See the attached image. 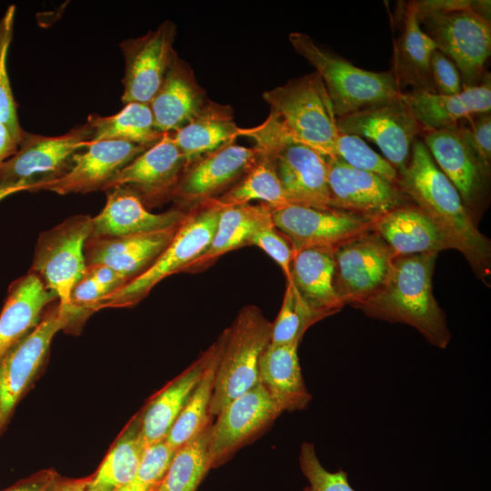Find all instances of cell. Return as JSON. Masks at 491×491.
<instances>
[{"instance_id": "6da1fadb", "label": "cell", "mask_w": 491, "mask_h": 491, "mask_svg": "<svg viewBox=\"0 0 491 491\" xmlns=\"http://www.w3.org/2000/svg\"><path fill=\"white\" fill-rule=\"evenodd\" d=\"M397 185L441 229L479 277L490 274V242L476 226L459 193L435 163L421 140H415Z\"/></svg>"}, {"instance_id": "7a4b0ae2", "label": "cell", "mask_w": 491, "mask_h": 491, "mask_svg": "<svg viewBox=\"0 0 491 491\" xmlns=\"http://www.w3.org/2000/svg\"><path fill=\"white\" fill-rule=\"evenodd\" d=\"M436 256H396L384 285L356 307L373 318L408 325L434 346L446 348L451 333L432 289Z\"/></svg>"}, {"instance_id": "3957f363", "label": "cell", "mask_w": 491, "mask_h": 491, "mask_svg": "<svg viewBox=\"0 0 491 491\" xmlns=\"http://www.w3.org/2000/svg\"><path fill=\"white\" fill-rule=\"evenodd\" d=\"M416 6L422 30L455 63L464 88L490 75L485 69L491 54L489 1L420 0Z\"/></svg>"}, {"instance_id": "277c9868", "label": "cell", "mask_w": 491, "mask_h": 491, "mask_svg": "<svg viewBox=\"0 0 491 491\" xmlns=\"http://www.w3.org/2000/svg\"><path fill=\"white\" fill-rule=\"evenodd\" d=\"M240 136L271 161L291 205L331 208L326 156L293 138L271 114L259 125L241 128Z\"/></svg>"}, {"instance_id": "5b68a950", "label": "cell", "mask_w": 491, "mask_h": 491, "mask_svg": "<svg viewBox=\"0 0 491 491\" xmlns=\"http://www.w3.org/2000/svg\"><path fill=\"white\" fill-rule=\"evenodd\" d=\"M273 115L296 140L333 157L339 131L325 84L312 72L263 93Z\"/></svg>"}, {"instance_id": "8992f818", "label": "cell", "mask_w": 491, "mask_h": 491, "mask_svg": "<svg viewBox=\"0 0 491 491\" xmlns=\"http://www.w3.org/2000/svg\"><path fill=\"white\" fill-rule=\"evenodd\" d=\"M222 207L221 203L213 199L190 208L174 238L153 265L131 282L98 300L92 306V313L108 307L134 306L161 280L183 273L208 247Z\"/></svg>"}, {"instance_id": "52a82bcc", "label": "cell", "mask_w": 491, "mask_h": 491, "mask_svg": "<svg viewBox=\"0 0 491 491\" xmlns=\"http://www.w3.org/2000/svg\"><path fill=\"white\" fill-rule=\"evenodd\" d=\"M272 323L257 306L243 307L222 334L210 415L217 416L231 401L257 385L258 365L271 340Z\"/></svg>"}, {"instance_id": "ba28073f", "label": "cell", "mask_w": 491, "mask_h": 491, "mask_svg": "<svg viewBox=\"0 0 491 491\" xmlns=\"http://www.w3.org/2000/svg\"><path fill=\"white\" fill-rule=\"evenodd\" d=\"M289 42L321 76L336 117L402 94L390 70L373 72L357 67L303 33H291Z\"/></svg>"}, {"instance_id": "9c48e42d", "label": "cell", "mask_w": 491, "mask_h": 491, "mask_svg": "<svg viewBox=\"0 0 491 491\" xmlns=\"http://www.w3.org/2000/svg\"><path fill=\"white\" fill-rule=\"evenodd\" d=\"M91 230V216L73 215L43 232L35 250L31 271L56 296L59 311L68 319L71 292L85 273L84 251Z\"/></svg>"}, {"instance_id": "30bf717a", "label": "cell", "mask_w": 491, "mask_h": 491, "mask_svg": "<svg viewBox=\"0 0 491 491\" xmlns=\"http://www.w3.org/2000/svg\"><path fill=\"white\" fill-rule=\"evenodd\" d=\"M87 123L65 135L45 136L25 133L16 152L0 165V188L21 186L28 191L64 175L73 156L91 144Z\"/></svg>"}, {"instance_id": "8fae6325", "label": "cell", "mask_w": 491, "mask_h": 491, "mask_svg": "<svg viewBox=\"0 0 491 491\" xmlns=\"http://www.w3.org/2000/svg\"><path fill=\"white\" fill-rule=\"evenodd\" d=\"M334 287L344 303L355 307L386 282L396 256L369 230L334 248Z\"/></svg>"}, {"instance_id": "7c38bea8", "label": "cell", "mask_w": 491, "mask_h": 491, "mask_svg": "<svg viewBox=\"0 0 491 491\" xmlns=\"http://www.w3.org/2000/svg\"><path fill=\"white\" fill-rule=\"evenodd\" d=\"M68 325L69 319L59 311L58 302L52 303L39 324L1 358L0 434L44 366L54 336Z\"/></svg>"}, {"instance_id": "4fadbf2b", "label": "cell", "mask_w": 491, "mask_h": 491, "mask_svg": "<svg viewBox=\"0 0 491 491\" xmlns=\"http://www.w3.org/2000/svg\"><path fill=\"white\" fill-rule=\"evenodd\" d=\"M336 126L341 133L373 141L397 172L406 165L412 145L423 132L401 94L336 117Z\"/></svg>"}, {"instance_id": "5bb4252c", "label": "cell", "mask_w": 491, "mask_h": 491, "mask_svg": "<svg viewBox=\"0 0 491 491\" xmlns=\"http://www.w3.org/2000/svg\"><path fill=\"white\" fill-rule=\"evenodd\" d=\"M258 150L235 143L211 152L188 165L173 193L177 208H190L215 199L232 187L253 166Z\"/></svg>"}, {"instance_id": "9a60e30c", "label": "cell", "mask_w": 491, "mask_h": 491, "mask_svg": "<svg viewBox=\"0 0 491 491\" xmlns=\"http://www.w3.org/2000/svg\"><path fill=\"white\" fill-rule=\"evenodd\" d=\"M176 25L166 20L155 30L120 44L125 58L122 102H151L158 91L175 53Z\"/></svg>"}, {"instance_id": "2e32d148", "label": "cell", "mask_w": 491, "mask_h": 491, "mask_svg": "<svg viewBox=\"0 0 491 491\" xmlns=\"http://www.w3.org/2000/svg\"><path fill=\"white\" fill-rule=\"evenodd\" d=\"M274 225L292 242L296 252L313 246L335 248L371 230V219L339 209L289 205L272 208Z\"/></svg>"}, {"instance_id": "e0dca14e", "label": "cell", "mask_w": 491, "mask_h": 491, "mask_svg": "<svg viewBox=\"0 0 491 491\" xmlns=\"http://www.w3.org/2000/svg\"><path fill=\"white\" fill-rule=\"evenodd\" d=\"M330 207L374 219L411 200L397 184L326 157Z\"/></svg>"}, {"instance_id": "ac0fdd59", "label": "cell", "mask_w": 491, "mask_h": 491, "mask_svg": "<svg viewBox=\"0 0 491 491\" xmlns=\"http://www.w3.org/2000/svg\"><path fill=\"white\" fill-rule=\"evenodd\" d=\"M185 168L183 155L165 133L124 167L106 185L125 187L136 194L145 206H154L172 199L173 193Z\"/></svg>"}, {"instance_id": "d6986e66", "label": "cell", "mask_w": 491, "mask_h": 491, "mask_svg": "<svg viewBox=\"0 0 491 491\" xmlns=\"http://www.w3.org/2000/svg\"><path fill=\"white\" fill-rule=\"evenodd\" d=\"M148 148L122 140L91 143L73 156L72 164L64 175L37 185L34 191L67 195L105 190L124 167Z\"/></svg>"}, {"instance_id": "ffe728a7", "label": "cell", "mask_w": 491, "mask_h": 491, "mask_svg": "<svg viewBox=\"0 0 491 491\" xmlns=\"http://www.w3.org/2000/svg\"><path fill=\"white\" fill-rule=\"evenodd\" d=\"M282 413L260 383L227 404L212 425V466L224 463L238 447Z\"/></svg>"}, {"instance_id": "44dd1931", "label": "cell", "mask_w": 491, "mask_h": 491, "mask_svg": "<svg viewBox=\"0 0 491 491\" xmlns=\"http://www.w3.org/2000/svg\"><path fill=\"white\" fill-rule=\"evenodd\" d=\"M422 135L435 163L454 185L472 215L486 195L490 169L482 163L456 125L424 130Z\"/></svg>"}, {"instance_id": "7402d4cb", "label": "cell", "mask_w": 491, "mask_h": 491, "mask_svg": "<svg viewBox=\"0 0 491 491\" xmlns=\"http://www.w3.org/2000/svg\"><path fill=\"white\" fill-rule=\"evenodd\" d=\"M178 226L116 237L90 236L85 245V265L110 267L129 283L153 265Z\"/></svg>"}, {"instance_id": "603a6c76", "label": "cell", "mask_w": 491, "mask_h": 491, "mask_svg": "<svg viewBox=\"0 0 491 491\" xmlns=\"http://www.w3.org/2000/svg\"><path fill=\"white\" fill-rule=\"evenodd\" d=\"M371 230L396 256L437 254L455 249L441 229L412 202L396 206L372 219Z\"/></svg>"}, {"instance_id": "cb8c5ba5", "label": "cell", "mask_w": 491, "mask_h": 491, "mask_svg": "<svg viewBox=\"0 0 491 491\" xmlns=\"http://www.w3.org/2000/svg\"><path fill=\"white\" fill-rule=\"evenodd\" d=\"M105 192V205L92 217L90 236L116 237L166 229L180 225L187 213L176 207L154 214L127 188L113 187Z\"/></svg>"}, {"instance_id": "d4e9b609", "label": "cell", "mask_w": 491, "mask_h": 491, "mask_svg": "<svg viewBox=\"0 0 491 491\" xmlns=\"http://www.w3.org/2000/svg\"><path fill=\"white\" fill-rule=\"evenodd\" d=\"M207 100L193 69L175 52L158 91L149 103L155 127L162 134L179 129Z\"/></svg>"}, {"instance_id": "484cf974", "label": "cell", "mask_w": 491, "mask_h": 491, "mask_svg": "<svg viewBox=\"0 0 491 491\" xmlns=\"http://www.w3.org/2000/svg\"><path fill=\"white\" fill-rule=\"evenodd\" d=\"M402 11V31L394 39L390 71L401 93L406 88L408 91L436 93L431 80L430 58L436 46L419 25L416 1L405 4Z\"/></svg>"}, {"instance_id": "4316f807", "label": "cell", "mask_w": 491, "mask_h": 491, "mask_svg": "<svg viewBox=\"0 0 491 491\" xmlns=\"http://www.w3.org/2000/svg\"><path fill=\"white\" fill-rule=\"evenodd\" d=\"M401 96L423 131L448 128L467 116L490 112V75L479 85L466 87L456 95L406 91Z\"/></svg>"}, {"instance_id": "83f0119b", "label": "cell", "mask_w": 491, "mask_h": 491, "mask_svg": "<svg viewBox=\"0 0 491 491\" xmlns=\"http://www.w3.org/2000/svg\"><path fill=\"white\" fill-rule=\"evenodd\" d=\"M55 301L56 296L32 271L12 283L0 313V360L39 324Z\"/></svg>"}, {"instance_id": "f1b7e54d", "label": "cell", "mask_w": 491, "mask_h": 491, "mask_svg": "<svg viewBox=\"0 0 491 491\" xmlns=\"http://www.w3.org/2000/svg\"><path fill=\"white\" fill-rule=\"evenodd\" d=\"M215 351L213 343L184 372L156 393L138 413L141 434L147 446L165 441L199 382Z\"/></svg>"}, {"instance_id": "f546056e", "label": "cell", "mask_w": 491, "mask_h": 491, "mask_svg": "<svg viewBox=\"0 0 491 491\" xmlns=\"http://www.w3.org/2000/svg\"><path fill=\"white\" fill-rule=\"evenodd\" d=\"M271 223L272 207L266 204L223 205L208 247L183 273L205 271L226 253L250 246L255 234Z\"/></svg>"}, {"instance_id": "4dcf8cb0", "label": "cell", "mask_w": 491, "mask_h": 491, "mask_svg": "<svg viewBox=\"0 0 491 491\" xmlns=\"http://www.w3.org/2000/svg\"><path fill=\"white\" fill-rule=\"evenodd\" d=\"M298 346L269 343L259 360L258 382L283 412L303 410L312 400L302 375Z\"/></svg>"}, {"instance_id": "1f68e13d", "label": "cell", "mask_w": 491, "mask_h": 491, "mask_svg": "<svg viewBox=\"0 0 491 491\" xmlns=\"http://www.w3.org/2000/svg\"><path fill=\"white\" fill-rule=\"evenodd\" d=\"M334 248L313 246L296 252L290 268L291 281L300 296L326 317L345 306L334 287Z\"/></svg>"}, {"instance_id": "d6a6232c", "label": "cell", "mask_w": 491, "mask_h": 491, "mask_svg": "<svg viewBox=\"0 0 491 491\" xmlns=\"http://www.w3.org/2000/svg\"><path fill=\"white\" fill-rule=\"evenodd\" d=\"M240 130L230 105L208 99L189 122L169 134L183 155L186 167L198 158L235 143Z\"/></svg>"}, {"instance_id": "836d02e7", "label": "cell", "mask_w": 491, "mask_h": 491, "mask_svg": "<svg viewBox=\"0 0 491 491\" xmlns=\"http://www.w3.org/2000/svg\"><path fill=\"white\" fill-rule=\"evenodd\" d=\"M146 446L138 414L117 437L96 473L88 478L85 491H119L134 477Z\"/></svg>"}, {"instance_id": "e575fe53", "label": "cell", "mask_w": 491, "mask_h": 491, "mask_svg": "<svg viewBox=\"0 0 491 491\" xmlns=\"http://www.w3.org/2000/svg\"><path fill=\"white\" fill-rule=\"evenodd\" d=\"M86 123L92 129L91 143L102 140H122L151 147L164 134L155 125L148 104L129 103L115 115L101 116L91 114Z\"/></svg>"}, {"instance_id": "d590c367", "label": "cell", "mask_w": 491, "mask_h": 491, "mask_svg": "<svg viewBox=\"0 0 491 491\" xmlns=\"http://www.w3.org/2000/svg\"><path fill=\"white\" fill-rule=\"evenodd\" d=\"M221 346L220 336L215 342V351L199 382L165 439L173 451H176L212 423L209 409Z\"/></svg>"}, {"instance_id": "8d00e7d4", "label": "cell", "mask_w": 491, "mask_h": 491, "mask_svg": "<svg viewBox=\"0 0 491 491\" xmlns=\"http://www.w3.org/2000/svg\"><path fill=\"white\" fill-rule=\"evenodd\" d=\"M212 423L175 451L157 491H195L212 468L210 440Z\"/></svg>"}, {"instance_id": "74e56055", "label": "cell", "mask_w": 491, "mask_h": 491, "mask_svg": "<svg viewBox=\"0 0 491 491\" xmlns=\"http://www.w3.org/2000/svg\"><path fill=\"white\" fill-rule=\"evenodd\" d=\"M215 200L225 205H246L255 200L272 208L291 205L270 159L261 152L245 175Z\"/></svg>"}, {"instance_id": "f35d334b", "label": "cell", "mask_w": 491, "mask_h": 491, "mask_svg": "<svg viewBox=\"0 0 491 491\" xmlns=\"http://www.w3.org/2000/svg\"><path fill=\"white\" fill-rule=\"evenodd\" d=\"M326 316L313 310L300 296L291 281L286 287L280 311L272 323L271 344L300 343L306 331Z\"/></svg>"}, {"instance_id": "ab89813d", "label": "cell", "mask_w": 491, "mask_h": 491, "mask_svg": "<svg viewBox=\"0 0 491 491\" xmlns=\"http://www.w3.org/2000/svg\"><path fill=\"white\" fill-rule=\"evenodd\" d=\"M15 5L8 6L0 19V122L9 131L18 145L25 135L16 111L12 88L7 74L6 58L13 35Z\"/></svg>"}, {"instance_id": "60d3db41", "label": "cell", "mask_w": 491, "mask_h": 491, "mask_svg": "<svg viewBox=\"0 0 491 491\" xmlns=\"http://www.w3.org/2000/svg\"><path fill=\"white\" fill-rule=\"evenodd\" d=\"M332 158H337L355 168L373 173L397 184V170L357 135L339 132Z\"/></svg>"}, {"instance_id": "b9f144b4", "label": "cell", "mask_w": 491, "mask_h": 491, "mask_svg": "<svg viewBox=\"0 0 491 491\" xmlns=\"http://www.w3.org/2000/svg\"><path fill=\"white\" fill-rule=\"evenodd\" d=\"M174 453L165 441L147 446L134 477L119 491H157Z\"/></svg>"}, {"instance_id": "7bdbcfd3", "label": "cell", "mask_w": 491, "mask_h": 491, "mask_svg": "<svg viewBox=\"0 0 491 491\" xmlns=\"http://www.w3.org/2000/svg\"><path fill=\"white\" fill-rule=\"evenodd\" d=\"M298 460L309 484L303 491H355L348 482L346 472L343 469L330 472L322 466L314 444H302Z\"/></svg>"}, {"instance_id": "ee69618b", "label": "cell", "mask_w": 491, "mask_h": 491, "mask_svg": "<svg viewBox=\"0 0 491 491\" xmlns=\"http://www.w3.org/2000/svg\"><path fill=\"white\" fill-rule=\"evenodd\" d=\"M250 246H257L267 254L280 266L286 280H289L296 250L291 240L273 223L256 232Z\"/></svg>"}, {"instance_id": "f6af8a7d", "label": "cell", "mask_w": 491, "mask_h": 491, "mask_svg": "<svg viewBox=\"0 0 491 491\" xmlns=\"http://www.w3.org/2000/svg\"><path fill=\"white\" fill-rule=\"evenodd\" d=\"M460 134L478 155L482 163L491 167V115L490 112L476 114L460 120L456 125Z\"/></svg>"}, {"instance_id": "bcb514c9", "label": "cell", "mask_w": 491, "mask_h": 491, "mask_svg": "<svg viewBox=\"0 0 491 491\" xmlns=\"http://www.w3.org/2000/svg\"><path fill=\"white\" fill-rule=\"evenodd\" d=\"M430 74L436 94L456 95L464 89L458 68L437 49L433 52L430 58Z\"/></svg>"}, {"instance_id": "7dc6e473", "label": "cell", "mask_w": 491, "mask_h": 491, "mask_svg": "<svg viewBox=\"0 0 491 491\" xmlns=\"http://www.w3.org/2000/svg\"><path fill=\"white\" fill-rule=\"evenodd\" d=\"M63 479L53 469L43 470L5 491H56Z\"/></svg>"}, {"instance_id": "c3c4849f", "label": "cell", "mask_w": 491, "mask_h": 491, "mask_svg": "<svg viewBox=\"0 0 491 491\" xmlns=\"http://www.w3.org/2000/svg\"><path fill=\"white\" fill-rule=\"evenodd\" d=\"M85 274L105 286L109 294L127 284L126 279L122 275L105 266H86Z\"/></svg>"}, {"instance_id": "681fc988", "label": "cell", "mask_w": 491, "mask_h": 491, "mask_svg": "<svg viewBox=\"0 0 491 491\" xmlns=\"http://www.w3.org/2000/svg\"><path fill=\"white\" fill-rule=\"evenodd\" d=\"M18 145L14 141L9 131L0 122V165L17 150Z\"/></svg>"}, {"instance_id": "f907efd6", "label": "cell", "mask_w": 491, "mask_h": 491, "mask_svg": "<svg viewBox=\"0 0 491 491\" xmlns=\"http://www.w3.org/2000/svg\"><path fill=\"white\" fill-rule=\"evenodd\" d=\"M88 478L63 479L56 491H85Z\"/></svg>"}, {"instance_id": "816d5d0a", "label": "cell", "mask_w": 491, "mask_h": 491, "mask_svg": "<svg viewBox=\"0 0 491 491\" xmlns=\"http://www.w3.org/2000/svg\"><path fill=\"white\" fill-rule=\"evenodd\" d=\"M25 190H26V188L21 187V186L0 188V200H2L3 198L10 195H13L17 192L25 191Z\"/></svg>"}]
</instances>
